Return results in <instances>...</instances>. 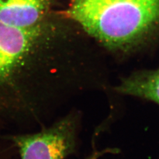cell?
<instances>
[{"label": "cell", "instance_id": "4", "mask_svg": "<svg viewBox=\"0 0 159 159\" xmlns=\"http://www.w3.org/2000/svg\"><path fill=\"white\" fill-rule=\"evenodd\" d=\"M51 0H0V21L18 29L41 25L51 7Z\"/></svg>", "mask_w": 159, "mask_h": 159}, {"label": "cell", "instance_id": "2", "mask_svg": "<svg viewBox=\"0 0 159 159\" xmlns=\"http://www.w3.org/2000/svg\"><path fill=\"white\" fill-rule=\"evenodd\" d=\"M41 25L18 29L0 21V117L17 122L19 74L42 34Z\"/></svg>", "mask_w": 159, "mask_h": 159}, {"label": "cell", "instance_id": "1", "mask_svg": "<svg viewBox=\"0 0 159 159\" xmlns=\"http://www.w3.org/2000/svg\"><path fill=\"white\" fill-rule=\"evenodd\" d=\"M61 13L111 49L135 46L159 27V0H68Z\"/></svg>", "mask_w": 159, "mask_h": 159}, {"label": "cell", "instance_id": "6", "mask_svg": "<svg viewBox=\"0 0 159 159\" xmlns=\"http://www.w3.org/2000/svg\"><path fill=\"white\" fill-rule=\"evenodd\" d=\"M103 155L102 151H95L91 156H89L88 159H98L99 157H100Z\"/></svg>", "mask_w": 159, "mask_h": 159}, {"label": "cell", "instance_id": "3", "mask_svg": "<svg viewBox=\"0 0 159 159\" xmlns=\"http://www.w3.org/2000/svg\"><path fill=\"white\" fill-rule=\"evenodd\" d=\"M79 116L68 113L41 130L11 137L21 159H65L77 145Z\"/></svg>", "mask_w": 159, "mask_h": 159}, {"label": "cell", "instance_id": "5", "mask_svg": "<svg viewBox=\"0 0 159 159\" xmlns=\"http://www.w3.org/2000/svg\"><path fill=\"white\" fill-rule=\"evenodd\" d=\"M116 91L123 95L145 99L159 106V69L133 74L122 80Z\"/></svg>", "mask_w": 159, "mask_h": 159}]
</instances>
